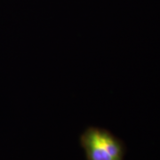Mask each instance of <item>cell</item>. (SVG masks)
Segmentation results:
<instances>
[{
	"mask_svg": "<svg viewBox=\"0 0 160 160\" xmlns=\"http://www.w3.org/2000/svg\"><path fill=\"white\" fill-rule=\"evenodd\" d=\"M86 160H124L126 147L109 130L90 126L80 136Z\"/></svg>",
	"mask_w": 160,
	"mask_h": 160,
	"instance_id": "1",
	"label": "cell"
}]
</instances>
